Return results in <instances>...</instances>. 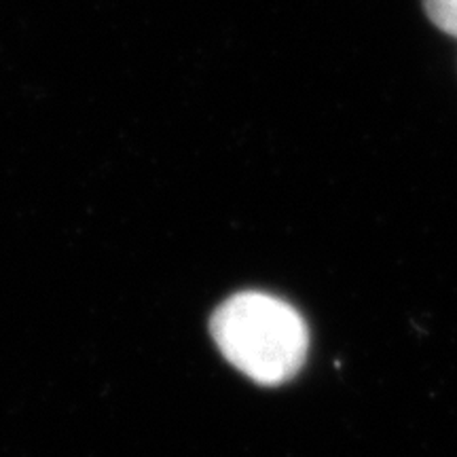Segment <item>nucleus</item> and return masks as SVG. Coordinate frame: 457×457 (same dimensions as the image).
<instances>
[{"label":"nucleus","mask_w":457,"mask_h":457,"mask_svg":"<svg viewBox=\"0 0 457 457\" xmlns=\"http://www.w3.org/2000/svg\"><path fill=\"white\" fill-rule=\"evenodd\" d=\"M424 9L438 30L457 38V0H424Z\"/></svg>","instance_id":"2"},{"label":"nucleus","mask_w":457,"mask_h":457,"mask_svg":"<svg viewBox=\"0 0 457 457\" xmlns=\"http://www.w3.org/2000/svg\"><path fill=\"white\" fill-rule=\"evenodd\" d=\"M222 356L261 386H282L299 373L310 352V330L290 303L265 293H239L210 320Z\"/></svg>","instance_id":"1"}]
</instances>
